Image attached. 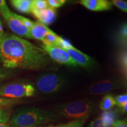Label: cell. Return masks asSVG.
Here are the masks:
<instances>
[{
    "instance_id": "4316f807",
    "label": "cell",
    "mask_w": 127,
    "mask_h": 127,
    "mask_svg": "<svg viewBox=\"0 0 127 127\" xmlns=\"http://www.w3.org/2000/svg\"><path fill=\"white\" fill-rule=\"evenodd\" d=\"M17 18L20 20V21L21 22V23L23 24L25 27H26L27 28H29V29H30V28L33 26V25H34V22H32V21L29 20V19L23 17V16L17 14Z\"/></svg>"
},
{
    "instance_id": "83f0119b",
    "label": "cell",
    "mask_w": 127,
    "mask_h": 127,
    "mask_svg": "<svg viewBox=\"0 0 127 127\" xmlns=\"http://www.w3.org/2000/svg\"><path fill=\"white\" fill-rule=\"evenodd\" d=\"M120 61L124 68L127 72V51L121 54L120 56Z\"/></svg>"
},
{
    "instance_id": "44dd1931",
    "label": "cell",
    "mask_w": 127,
    "mask_h": 127,
    "mask_svg": "<svg viewBox=\"0 0 127 127\" xmlns=\"http://www.w3.org/2000/svg\"><path fill=\"white\" fill-rule=\"evenodd\" d=\"M47 1L45 0H34L32 1V9L35 10H43L48 8Z\"/></svg>"
},
{
    "instance_id": "836d02e7",
    "label": "cell",
    "mask_w": 127,
    "mask_h": 127,
    "mask_svg": "<svg viewBox=\"0 0 127 127\" xmlns=\"http://www.w3.org/2000/svg\"><path fill=\"white\" fill-rule=\"evenodd\" d=\"M48 127H63V125H57V126H50Z\"/></svg>"
},
{
    "instance_id": "603a6c76",
    "label": "cell",
    "mask_w": 127,
    "mask_h": 127,
    "mask_svg": "<svg viewBox=\"0 0 127 127\" xmlns=\"http://www.w3.org/2000/svg\"><path fill=\"white\" fill-rule=\"evenodd\" d=\"M115 103L118 107L122 108L127 103V93L117 96L115 98Z\"/></svg>"
},
{
    "instance_id": "ffe728a7",
    "label": "cell",
    "mask_w": 127,
    "mask_h": 127,
    "mask_svg": "<svg viewBox=\"0 0 127 127\" xmlns=\"http://www.w3.org/2000/svg\"><path fill=\"white\" fill-rule=\"evenodd\" d=\"M21 102L20 99L0 97V108H9L14 105Z\"/></svg>"
},
{
    "instance_id": "484cf974",
    "label": "cell",
    "mask_w": 127,
    "mask_h": 127,
    "mask_svg": "<svg viewBox=\"0 0 127 127\" xmlns=\"http://www.w3.org/2000/svg\"><path fill=\"white\" fill-rule=\"evenodd\" d=\"M86 120H81L72 121L70 123L63 124V127H83V125L85 123Z\"/></svg>"
},
{
    "instance_id": "d6986e66",
    "label": "cell",
    "mask_w": 127,
    "mask_h": 127,
    "mask_svg": "<svg viewBox=\"0 0 127 127\" xmlns=\"http://www.w3.org/2000/svg\"><path fill=\"white\" fill-rule=\"evenodd\" d=\"M11 112L9 108H0V124H7L11 118Z\"/></svg>"
},
{
    "instance_id": "8fae6325",
    "label": "cell",
    "mask_w": 127,
    "mask_h": 127,
    "mask_svg": "<svg viewBox=\"0 0 127 127\" xmlns=\"http://www.w3.org/2000/svg\"><path fill=\"white\" fill-rule=\"evenodd\" d=\"M81 4L94 11H102L112 8V3L107 0H82Z\"/></svg>"
},
{
    "instance_id": "9a60e30c",
    "label": "cell",
    "mask_w": 127,
    "mask_h": 127,
    "mask_svg": "<svg viewBox=\"0 0 127 127\" xmlns=\"http://www.w3.org/2000/svg\"><path fill=\"white\" fill-rule=\"evenodd\" d=\"M117 36V40L121 45L127 47V23H124L121 25Z\"/></svg>"
},
{
    "instance_id": "cb8c5ba5",
    "label": "cell",
    "mask_w": 127,
    "mask_h": 127,
    "mask_svg": "<svg viewBox=\"0 0 127 127\" xmlns=\"http://www.w3.org/2000/svg\"><path fill=\"white\" fill-rule=\"evenodd\" d=\"M48 7L55 9L62 7L66 2L65 0H47Z\"/></svg>"
},
{
    "instance_id": "ac0fdd59",
    "label": "cell",
    "mask_w": 127,
    "mask_h": 127,
    "mask_svg": "<svg viewBox=\"0 0 127 127\" xmlns=\"http://www.w3.org/2000/svg\"><path fill=\"white\" fill-rule=\"evenodd\" d=\"M15 73V71L12 69H8L4 66H0V84L12 77Z\"/></svg>"
},
{
    "instance_id": "6da1fadb",
    "label": "cell",
    "mask_w": 127,
    "mask_h": 127,
    "mask_svg": "<svg viewBox=\"0 0 127 127\" xmlns=\"http://www.w3.org/2000/svg\"><path fill=\"white\" fill-rule=\"evenodd\" d=\"M0 63L8 69L37 70L50 63L48 55L30 41L12 34H0Z\"/></svg>"
},
{
    "instance_id": "e575fe53",
    "label": "cell",
    "mask_w": 127,
    "mask_h": 127,
    "mask_svg": "<svg viewBox=\"0 0 127 127\" xmlns=\"http://www.w3.org/2000/svg\"></svg>"
},
{
    "instance_id": "8992f818",
    "label": "cell",
    "mask_w": 127,
    "mask_h": 127,
    "mask_svg": "<svg viewBox=\"0 0 127 127\" xmlns=\"http://www.w3.org/2000/svg\"><path fill=\"white\" fill-rule=\"evenodd\" d=\"M1 15L4 17L10 30L14 34L21 37L32 39L30 29L21 23L20 20L17 18V14L9 10Z\"/></svg>"
},
{
    "instance_id": "277c9868",
    "label": "cell",
    "mask_w": 127,
    "mask_h": 127,
    "mask_svg": "<svg viewBox=\"0 0 127 127\" xmlns=\"http://www.w3.org/2000/svg\"><path fill=\"white\" fill-rule=\"evenodd\" d=\"M94 109L90 101H79L68 103L60 108L61 115L67 118L75 120H87Z\"/></svg>"
},
{
    "instance_id": "e0dca14e",
    "label": "cell",
    "mask_w": 127,
    "mask_h": 127,
    "mask_svg": "<svg viewBox=\"0 0 127 127\" xmlns=\"http://www.w3.org/2000/svg\"><path fill=\"white\" fill-rule=\"evenodd\" d=\"M58 39L59 36L55 34L54 32L47 34L42 41L43 42V45L49 47H58Z\"/></svg>"
},
{
    "instance_id": "f1b7e54d",
    "label": "cell",
    "mask_w": 127,
    "mask_h": 127,
    "mask_svg": "<svg viewBox=\"0 0 127 127\" xmlns=\"http://www.w3.org/2000/svg\"><path fill=\"white\" fill-rule=\"evenodd\" d=\"M10 9L8 7L7 2L4 0H0V14L2 15L3 14L5 13Z\"/></svg>"
},
{
    "instance_id": "52a82bcc",
    "label": "cell",
    "mask_w": 127,
    "mask_h": 127,
    "mask_svg": "<svg viewBox=\"0 0 127 127\" xmlns=\"http://www.w3.org/2000/svg\"><path fill=\"white\" fill-rule=\"evenodd\" d=\"M42 48L45 51L50 58L57 63L72 67H77L78 66L77 64L68 54L67 52L59 47H49L42 45Z\"/></svg>"
},
{
    "instance_id": "4fadbf2b",
    "label": "cell",
    "mask_w": 127,
    "mask_h": 127,
    "mask_svg": "<svg viewBox=\"0 0 127 127\" xmlns=\"http://www.w3.org/2000/svg\"><path fill=\"white\" fill-rule=\"evenodd\" d=\"M11 4L15 8L21 13H31L32 1L31 0H12Z\"/></svg>"
},
{
    "instance_id": "f546056e",
    "label": "cell",
    "mask_w": 127,
    "mask_h": 127,
    "mask_svg": "<svg viewBox=\"0 0 127 127\" xmlns=\"http://www.w3.org/2000/svg\"><path fill=\"white\" fill-rule=\"evenodd\" d=\"M113 127H127V120L116 121Z\"/></svg>"
},
{
    "instance_id": "d6a6232c",
    "label": "cell",
    "mask_w": 127,
    "mask_h": 127,
    "mask_svg": "<svg viewBox=\"0 0 127 127\" xmlns=\"http://www.w3.org/2000/svg\"><path fill=\"white\" fill-rule=\"evenodd\" d=\"M0 127H9V126L6 124H0Z\"/></svg>"
},
{
    "instance_id": "5b68a950",
    "label": "cell",
    "mask_w": 127,
    "mask_h": 127,
    "mask_svg": "<svg viewBox=\"0 0 127 127\" xmlns=\"http://www.w3.org/2000/svg\"><path fill=\"white\" fill-rule=\"evenodd\" d=\"M66 84V79L62 74L48 72L39 75L36 79L38 90L43 94H53L61 90Z\"/></svg>"
},
{
    "instance_id": "4dcf8cb0",
    "label": "cell",
    "mask_w": 127,
    "mask_h": 127,
    "mask_svg": "<svg viewBox=\"0 0 127 127\" xmlns=\"http://www.w3.org/2000/svg\"><path fill=\"white\" fill-rule=\"evenodd\" d=\"M3 33H4V29H3L2 22H1V20H0V34H2Z\"/></svg>"
},
{
    "instance_id": "7402d4cb",
    "label": "cell",
    "mask_w": 127,
    "mask_h": 127,
    "mask_svg": "<svg viewBox=\"0 0 127 127\" xmlns=\"http://www.w3.org/2000/svg\"><path fill=\"white\" fill-rule=\"evenodd\" d=\"M58 47L63 49V50L66 51L70 49L74 48V46L72 45V44L69 42L68 39H64L63 38L59 36V39H58Z\"/></svg>"
},
{
    "instance_id": "3957f363",
    "label": "cell",
    "mask_w": 127,
    "mask_h": 127,
    "mask_svg": "<svg viewBox=\"0 0 127 127\" xmlns=\"http://www.w3.org/2000/svg\"><path fill=\"white\" fill-rule=\"evenodd\" d=\"M34 85L25 81H15L0 85V97L20 99L35 94Z\"/></svg>"
},
{
    "instance_id": "2e32d148",
    "label": "cell",
    "mask_w": 127,
    "mask_h": 127,
    "mask_svg": "<svg viewBox=\"0 0 127 127\" xmlns=\"http://www.w3.org/2000/svg\"><path fill=\"white\" fill-rule=\"evenodd\" d=\"M114 123L115 122L101 117L92 121L88 127H113Z\"/></svg>"
},
{
    "instance_id": "7c38bea8",
    "label": "cell",
    "mask_w": 127,
    "mask_h": 127,
    "mask_svg": "<svg viewBox=\"0 0 127 127\" xmlns=\"http://www.w3.org/2000/svg\"><path fill=\"white\" fill-rule=\"evenodd\" d=\"M30 30L32 39L34 38L40 41H42L47 34L53 32L45 25L39 21L35 22Z\"/></svg>"
},
{
    "instance_id": "ba28073f",
    "label": "cell",
    "mask_w": 127,
    "mask_h": 127,
    "mask_svg": "<svg viewBox=\"0 0 127 127\" xmlns=\"http://www.w3.org/2000/svg\"><path fill=\"white\" fill-rule=\"evenodd\" d=\"M65 51L78 65H79L85 69H91L95 65V61L91 57L81 52L75 48Z\"/></svg>"
},
{
    "instance_id": "7a4b0ae2",
    "label": "cell",
    "mask_w": 127,
    "mask_h": 127,
    "mask_svg": "<svg viewBox=\"0 0 127 127\" xmlns=\"http://www.w3.org/2000/svg\"><path fill=\"white\" fill-rule=\"evenodd\" d=\"M50 112L35 108L18 110L9 120V127H34L50 121Z\"/></svg>"
},
{
    "instance_id": "9c48e42d",
    "label": "cell",
    "mask_w": 127,
    "mask_h": 127,
    "mask_svg": "<svg viewBox=\"0 0 127 127\" xmlns=\"http://www.w3.org/2000/svg\"><path fill=\"white\" fill-rule=\"evenodd\" d=\"M118 88V83L111 80H102L93 84L90 87V93L93 95H101Z\"/></svg>"
},
{
    "instance_id": "d4e9b609",
    "label": "cell",
    "mask_w": 127,
    "mask_h": 127,
    "mask_svg": "<svg viewBox=\"0 0 127 127\" xmlns=\"http://www.w3.org/2000/svg\"><path fill=\"white\" fill-rule=\"evenodd\" d=\"M112 4L122 11L127 12V2L123 0H114L112 1Z\"/></svg>"
},
{
    "instance_id": "1f68e13d",
    "label": "cell",
    "mask_w": 127,
    "mask_h": 127,
    "mask_svg": "<svg viewBox=\"0 0 127 127\" xmlns=\"http://www.w3.org/2000/svg\"><path fill=\"white\" fill-rule=\"evenodd\" d=\"M122 111L124 112H125V113H127V103L125 105L124 107L122 108Z\"/></svg>"
},
{
    "instance_id": "5bb4252c",
    "label": "cell",
    "mask_w": 127,
    "mask_h": 127,
    "mask_svg": "<svg viewBox=\"0 0 127 127\" xmlns=\"http://www.w3.org/2000/svg\"><path fill=\"white\" fill-rule=\"evenodd\" d=\"M116 105L115 100L112 95H107L102 98L100 102L99 107L101 110L107 111L110 110Z\"/></svg>"
},
{
    "instance_id": "30bf717a",
    "label": "cell",
    "mask_w": 127,
    "mask_h": 127,
    "mask_svg": "<svg viewBox=\"0 0 127 127\" xmlns=\"http://www.w3.org/2000/svg\"><path fill=\"white\" fill-rule=\"evenodd\" d=\"M31 13L38 19V21L45 25H50L53 23L57 17L56 10L50 7L43 10L32 9Z\"/></svg>"
}]
</instances>
